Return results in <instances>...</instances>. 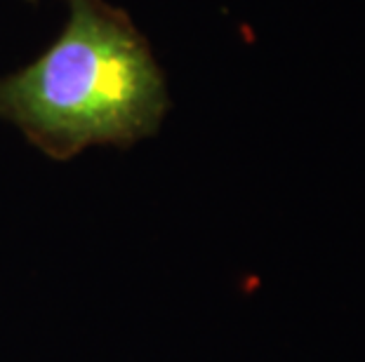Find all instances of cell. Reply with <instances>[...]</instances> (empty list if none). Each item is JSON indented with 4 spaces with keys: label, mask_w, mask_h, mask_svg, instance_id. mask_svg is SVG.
<instances>
[{
    "label": "cell",
    "mask_w": 365,
    "mask_h": 362,
    "mask_svg": "<svg viewBox=\"0 0 365 362\" xmlns=\"http://www.w3.org/2000/svg\"><path fill=\"white\" fill-rule=\"evenodd\" d=\"M64 3L66 24L50 48L0 78V120L59 163L156 137L173 102L149 38L108 0Z\"/></svg>",
    "instance_id": "cell-1"
},
{
    "label": "cell",
    "mask_w": 365,
    "mask_h": 362,
    "mask_svg": "<svg viewBox=\"0 0 365 362\" xmlns=\"http://www.w3.org/2000/svg\"><path fill=\"white\" fill-rule=\"evenodd\" d=\"M26 3H31V5H36V3H41V0H26Z\"/></svg>",
    "instance_id": "cell-2"
}]
</instances>
